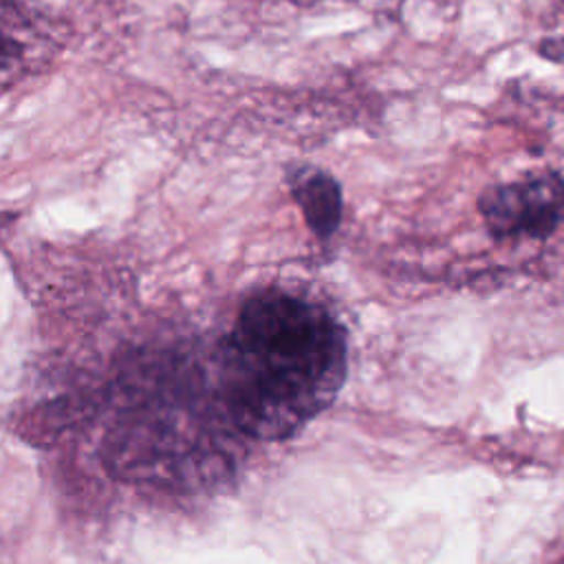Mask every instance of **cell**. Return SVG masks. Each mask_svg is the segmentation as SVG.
Returning <instances> with one entry per match:
<instances>
[{
    "instance_id": "1",
    "label": "cell",
    "mask_w": 564,
    "mask_h": 564,
    "mask_svg": "<svg viewBox=\"0 0 564 564\" xmlns=\"http://www.w3.org/2000/svg\"><path fill=\"white\" fill-rule=\"evenodd\" d=\"M346 379V333L319 304L264 291L223 348L220 388L238 427L278 441L317 416Z\"/></svg>"
},
{
    "instance_id": "2",
    "label": "cell",
    "mask_w": 564,
    "mask_h": 564,
    "mask_svg": "<svg viewBox=\"0 0 564 564\" xmlns=\"http://www.w3.org/2000/svg\"><path fill=\"white\" fill-rule=\"evenodd\" d=\"M478 209L496 238H546L564 223V176L544 172L491 185L480 194Z\"/></svg>"
},
{
    "instance_id": "3",
    "label": "cell",
    "mask_w": 564,
    "mask_h": 564,
    "mask_svg": "<svg viewBox=\"0 0 564 564\" xmlns=\"http://www.w3.org/2000/svg\"><path fill=\"white\" fill-rule=\"evenodd\" d=\"M293 196L315 236L322 240L330 238L341 220V189L337 181L326 172L306 170L295 176Z\"/></svg>"
}]
</instances>
